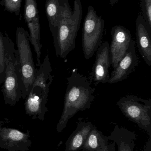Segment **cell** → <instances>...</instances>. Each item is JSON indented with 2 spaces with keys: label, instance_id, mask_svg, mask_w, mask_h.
<instances>
[{
  "label": "cell",
  "instance_id": "1",
  "mask_svg": "<svg viewBox=\"0 0 151 151\" xmlns=\"http://www.w3.org/2000/svg\"><path fill=\"white\" fill-rule=\"evenodd\" d=\"M66 80L64 109L56 126L58 133L64 130L68 121L77 113L90 109L95 99V89L92 87L88 78L79 73L78 69H73Z\"/></svg>",
  "mask_w": 151,
  "mask_h": 151
},
{
  "label": "cell",
  "instance_id": "2",
  "mask_svg": "<svg viewBox=\"0 0 151 151\" xmlns=\"http://www.w3.org/2000/svg\"><path fill=\"white\" fill-rule=\"evenodd\" d=\"M81 3L74 1L72 10L68 1L64 5L56 32L52 35L56 55L65 58L76 45V39L82 16Z\"/></svg>",
  "mask_w": 151,
  "mask_h": 151
},
{
  "label": "cell",
  "instance_id": "3",
  "mask_svg": "<svg viewBox=\"0 0 151 151\" xmlns=\"http://www.w3.org/2000/svg\"><path fill=\"white\" fill-rule=\"evenodd\" d=\"M36 72L33 83L25 99V109L26 114L33 119H38L43 121L46 113L49 88L54 76L48 53H47L43 62Z\"/></svg>",
  "mask_w": 151,
  "mask_h": 151
},
{
  "label": "cell",
  "instance_id": "4",
  "mask_svg": "<svg viewBox=\"0 0 151 151\" xmlns=\"http://www.w3.org/2000/svg\"><path fill=\"white\" fill-rule=\"evenodd\" d=\"M22 82L17 50L12 42L7 55L5 76L1 86L6 104L14 106L22 98Z\"/></svg>",
  "mask_w": 151,
  "mask_h": 151
},
{
  "label": "cell",
  "instance_id": "5",
  "mask_svg": "<svg viewBox=\"0 0 151 151\" xmlns=\"http://www.w3.org/2000/svg\"><path fill=\"white\" fill-rule=\"evenodd\" d=\"M29 38L28 32L23 27L17 28L16 42L21 70L22 98L24 99L29 93L37 70L35 66Z\"/></svg>",
  "mask_w": 151,
  "mask_h": 151
},
{
  "label": "cell",
  "instance_id": "6",
  "mask_svg": "<svg viewBox=\"0 0 151 151\" xmlns=\"http://www.w3.org/2000/svg\"><path fill=\"white\" fill-rule=\"evenodd\" d=\"M117 105L129 120L151 135V99H144L135 95H127L121 98Z\"/></svg>",
  "mask_w": 151,
  "mask_h": 151
},
{
  "label": "cell",
  "instance_id": "7",
  "mask_svg": "<svg viewBox=\"0 0 151 151\" xmlns=\"http://www.w3.org/2000/svg\"><path fill=\"white\" fill-rule=\"evenodd\" d=\"M104 27V20L92 6H89L82 33V51L86 60L91 58L102 44Z\"/></svg>",
  "mask_w": 151,
  "mask_h": 151
},
{
  "label": "cell",
  "instance_id": "8",
  "mask_svg": "<svg viewBox=\"0 0 151 151\" xmlns=\"http://www.w3.org/2000/svg\"><path fill=\"white\" fill-rule=\"evenodd\" d=\"M96 51L95 61L89 79L90 83L95 86L100 83H108L110 78L109 70L111 65L110 44L108 42L101 44Z\"/></svg>",
  "mask_w": 151,
  "mask_h": 151
},
{
  "label": "cell",
  "instance_id": "9",
  "mask_svg": "<svg viewBox=\"0 0 151 151\" xmlns=\"http://www.w3.org/2000/svg\"><path fill=\"white\" fill-rule=\"evenodd\" d=\"M24 18L29 29V41L34 49L36 57L40 58L42 46L40 42V17L36 0H25Z\"/></svg>",
  "mask_w": 151,
  "mask_h": 151
},
{
  "label": "cell",
  "instance_id": "10",
  "mask_svg": "<svg viewBox=\"0 0 151 151\" xmlns=\"http://www.w3.org/2000/svg\"><path fill=\"white\" fill-rule=\"evenodd\" d=\"M111 35L110 55L111 65L114 69L126 54L133 39L130 31L123 26L116 25L113 27Z\"/></svg>",
  "mask_w": 151,
  "mask_h": 151
},
{
  "label": "cell",
  "instance_id": "11",
  "mask_svg": "<svg viewBox=\"0 0 151 151\" xmlns=\"http://www.w3.org/2000/svg\"><path fill=\"white\" fill-rule=\"evenodd\" d=\"M30 132L0 126V148L9 151H27L32 144Z\"/></svg>",
  "mask_w": 151,
  "mask_h": 151
},
{
  "label": "cell",
  "instance_id": "12",
  "mask_svg": "<svg viewBox=\"0 0 151 151\" xmlns=\"http://www.w3.org/2000/svg\"><path fill=\"white\" fill-rule=\"evenodd\" d=\"M135 44V41L132 40L126 54L111 73L108 82L109 84L124 81L137 66L138 58L136 51Z\"/></svg>",
  "mask_w": 151,
  "mask_h": 151
},
{
  "label": "cell",
  "instance_id": "13",
  "mask_svg": "<svg viewBox=\"0 0 151 151\" xmlns=\"http://www.w3.org/2000/svg\"><path fill=\"white\" fill-rule=\"evenodd\" d=\"M151 33L141 15L136 21V38L139 52L145 63L151 66Z\"/></svg>",
  "mask_w": 151,
  "mask_h": 151
},
{
  "label": "cell",
  "instance_id": "14",
  "mask_svg": "<svg viewBox=\"0 0 151 151\" xmlns=\"http://www.w3.org/2000/svg\"><path fill=\"white\" fill-rule=\"evenodd\" d=\"M94 125L90 122H78L77 128L65 144V151H76L82 150L86 138Z\"/></svg>",
  "mask_w": 151,
  "mask_h": 151
},
{
  "label": "cell",
  "instance_id": "15",
  "mask_svg": "<svg viewBox=\"0 0 151 151\" xmlns=\"http://www.w3.org/2000/svg\"><path fill=\"white\" fill-rule=\"evenodd\" d=\"M107 137L117 145L118 151H134L137 138L133 132L116 125L111 135Z\"/></svg>",
  "mask_w": 151,
  "mask_h": 151
},
{
  "label": "cell",
  "instance_id": "16",
  "mask_svg": "<svg viewBox=\"0 0 151 151\" xmlns=\"http://www.w3.org/2000/svg\"><path fill=\"white\" fill-rule=\"evenodd\" d=\"M67 0H46L45 11L52 35L55 33L59 23L62 9Z\"/></svg>",
  "mask_w": 151,
  "mask_h": 151
},
{
  "label": "cell",
  "instance_id": "17",
  "mask_svg": "<svg viewBox=\"0 0 151 151\" xmlns=\"http://www.w3.org/2000/svg\"><path fill=\"white\" fill-rule=\"evenodd\" d=\"M109 139L94 126L88 135L82 146L83 151H100L106 146Z\"/></svg>",
  "mask_w": 151,
  "mask_h": 151
},
{
  "label": "cell",
  "instance_id": "18",
  "mask_svg": "<svg viewBox=\"0 0 151 151\" xmlns=\"http://www.w3.org/2000/svg\"><path fill=\"white\" fill-rule=\"evenodd\" d=\"M12 42L6 34L4 35L0 32V85L4 80L7 54Z\"/></svg>",
  "mask_w": 151,
  "mask_h": 151
},
{
  "label": "cell",
  "instance_id": "19",
  "mask_svg": "<svg viewBox=\"0 0 151 151\" xmlns=\"http://www.w3.org/2000/svg\"><path fill=\"white\" fill-rule=\"evenodd\" d=\"M22 0H1L0 4L4 7V10L18 16L20 12Z\"/></svg>",
  "mask_w": 151,
  "mask_h": 151
},
{
  "label": "cell",
  "instance_id": "20",
  "mask_svg": "<svg viewBox=\"0 0 151 151\" xmlns=\"http://www.w3.org/2000/svg\"><path fill=\"white\" fill-rule=\"evenodd\" d=\"M142 16L151 33V0H141Z\"/></svg>",
  "mask_w": 151,
  "mask_h": 151
},
{
  "label": "cell",
  "instance_id": "21",
  "mask_svg": "<svg viewBox=\"0 0 151 151\" xmlns=\"http://www.w3.org/2000/svg\"><path fill=\"white\" fill-rule=\"evenodd\" d=\"M115 145H116L114 142L110 144L108 143L103 149L100 151H116Z\"/></svg>",
  "mask_w": 151,
  "mask_h": 151
},
{
  "label": "cell",
  "instance_id": "22",
  "mask_svg": "<svg viewBox=\"0 0 151 151\" xmlns=\"http://www.w3.org/2000/svg\"><path fill=\"white\" fill-rule=\"evenodd\" d=\"M110 1V3L112 6H113L114 4L117 3V1L118 0H108Z\"/></svg>",
  "mask_w": 151,
  "mask_h": 151
},
{
  "label": "cell",
  "instance_id": "23",
  "mask_svg": "<svg viewBox=\"0 0 151 151\" xmlns=\"http://www.w3.org/2000/svg\"><path fill=\"white\" fill-rule=\"evenodd\" d=\"M75 1L77 2L78 3H81L80 0H74Z\"/></svg>",
  "mask_w": 151,
  "mask_h": 151
}]
</instances>
